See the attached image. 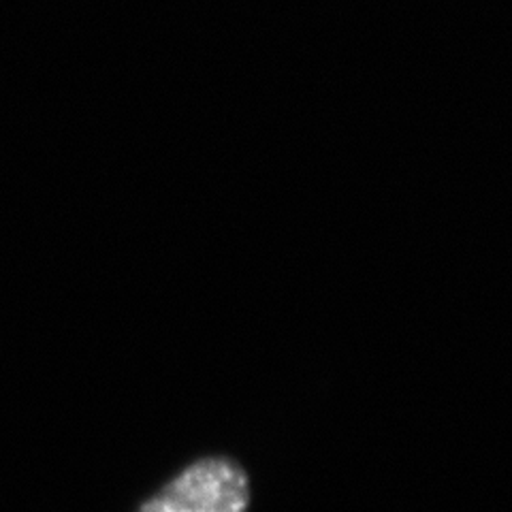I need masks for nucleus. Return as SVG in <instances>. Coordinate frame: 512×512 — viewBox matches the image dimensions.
I'll list each match as a JSON object with an SVG mask.
<instances>
[{
	"label": "nucleus",
	"mask_w": 512,
	"mask_h": 512,
	"mask_svg": "<svg viewBox=\"0 0 512 512\" xmlns=\"http://www.w3.org/2000/svg\"><path fill=\"white\" fill-rule=\"evenodd\" d=\"M250 478L231 457H205L139 506L137 512H246Z\"/></svg>",
	"instance_id": "1"
}]
</instances>
